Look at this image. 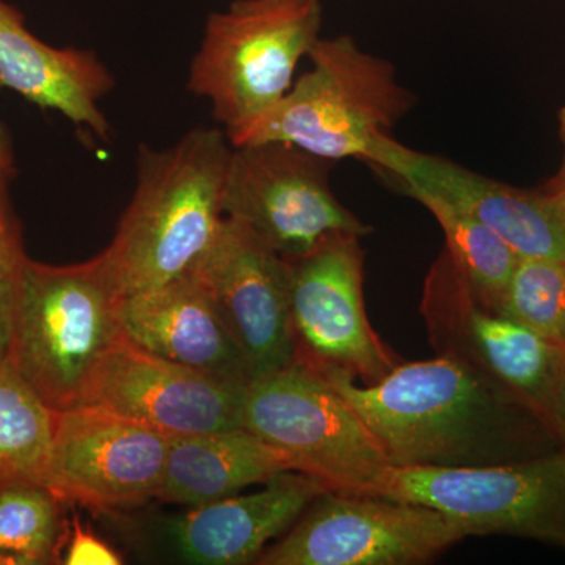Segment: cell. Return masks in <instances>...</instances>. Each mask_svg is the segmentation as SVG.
I'll return each instance as SVG.
<instances>
[{
    "instance_id": "obj_11",
    "label": "cell",
    "mask_w": 565,
    "mask_h": 565,
    "mask_svg": "<svg viewBox=\"0 0 565 565\" xmlns=\"http://www.w3.org/2000/svg\"><path fill=\"white\" fill-rule=\"evenodd\" d=\"M362 237L337 233L289 263V313L296 362L319 373L375 384L401 363L364 305Z\"/></svg>"
},
{
    "instance_id": "obj_13",
    "label": "cell",
    "mask_w": 565,
    "mask_h": 565,
    "mask_svg": "<svg viewBox=\"0 0 565 565\" xmlns=\"http://www.w3.org/2000/svg\"><path fill=\"white\" fill-rule=\"evenodd\" d=\"M396 191L438 196L481 222L519 258L565 259V196L545 188L523 191L459 163L411 150L382 137L366 161Z\"/></svg>"
},
{
    "instance_id": "obj_29",
    "label": "cell",
    "mask_w": 565,
    "mask_h": 565,
    "mask_svg": "<svg viewBox=\"0 0 565 565\" xmlns=\"http://www.w3.org/2000/svg\"><path fill=\"white\" fill-rule=\"evenodd\" d=\"M0 177H7V174H0Z\"/></svg>"
},
{
    "instance_id": "obj_9",
    "label": "cell",
    "mask_w": 565,
    "mask_h": 565,
    "mask_svg": "<svg viewBox=\"0 0 565 565\" xmlns=\"http://www.w3.org/2000/svg\"><path fill=\"white\" fill-rule=\"evenodd\" d=\"M332 163L288 141L233 148L223 214L286 259L313 250L332 234L364 237L373 228L334 196Z\"/></svg>"
},
{
    "instance_id": "obj_12",
    "label": "cell",
    "mask_w": 565,
    "mask_h": 565,
    "mask_svg": "<svg viewBox=\"0 0 565 565\" xmlns=\"http://www.w3.org/2000/svg\"><path fill=\"white\" fill-rule=\"evenodd\" d=\"M170 438L98 405L55 416L41 484L66 504L125 511L159 497Z\"/></svg>"
},
{
    "instance_id": "obj_2",
    "label": "cell",
    "mask_w": 565,
    "mask_h": 565,
    "mask_svg": "<svg viewBox=\"0 0 565 565\" xmlns=\"http://www.w3.org/2000/svg\"><path fill=\"white\" fill-rule=\"evenodd\" d=\"M233 147L223 129L195 128L173 147L141 145L136 189L104 250L122 296L150 292L184 275L221 232Z\"/></svg>"
},
{
    "instance_id": "obj_23",
    "label": "cell",
    "mask_w": 565,
    "mask_h": 565,
    "mask_svg": "<svg viewBox=\"0 0 565 565\" xmlns=\"http://www.w3.org/2000/svg\"><path fill=\"white\" fill-rule=\"evenodd\" d=\"M498 311L565 345V259L520 258Z\"/></svg>"
},
{
    "instance_id": "obj_10",
    "label": "cell",
    "mask_w": 565,
    "mask_h": 565,
    "mask_svg": "<svg viewBox=\"0 0 565 565\" xmlns=\"http://www.w3.org/2000/svg\"><path fill=\"white\" fill-rule=\"evenodd\" d=\"M467 537L427 505L327 490L256 564L418 565Z\"/></svg>"
},
{
    "instance_id": "obj_7",
    "label": "cell",
    "mask_w": 565,
    "mask_h": 565,
    "mask_svg": "<svg viewBox=\"0 0 565 565\" xmlns=\"http://www.w3.org/2000/svg\"><path fill=\"white\" fill-rule=\"evenodd\" d=\"M419 315L437 355L465 364L511 394L556 435L564 345L487 305L446 250L426 275Z\"/></svg>"
},
{
    "instance_id": "obj_21",
    "label": "cell",
    "mask_w": 565,
    "mask_h": 565,
    "mask_svg": "<svg viewBox=\"0 0 565 565\" xmlns=\"http://www.w3.org/2000/svg\"><path fill=\"white\" fill-rule=\"evenodd\" d=\"M405 196L416 200L434 215L445 234V250L457 269L479 297L498 310L519 255L492 230L438 196L419 191L405 193Z\"/></svg>"
},
{
    "instance_id": "obj_20",
    "label": "cell",
    "mask_w": 565,
    "mask_h": 565,
    "mask_svg": "<svg viewBox=\"0 0 565 565\" xmlns=\"http://www.w3.org/2000/svg\"><path fill=\"white\" fill-rule=\"evenodd\" d=\"M55 416L9 362L0 363V484L43 479Z\"/></svg>"
},
{
    "instance_id": "obj_5",
    "label": "cell",
    "mask_w": 565,
    "mask_h": 565,
    "mask_svg": "<svg viewBox=\"0 0 565 565\" xmlns=\"http://www.w3.org/2000/svg\"><path fill=\"white\" fill-rule=\"evenodd\" d=\"M322 0H234L214 11L193 55L188 90L230 134L275 106L321 39Z\"/></svg>"
},
{
    "instance_id": "obj_22",
    "label": "cell",
    "mask_w": 565,
    "mask_h": 565,
    "mask_svg": "<svg viewBox=\"0 0 565 565\" xmlns=\"http://www.w3.org/2000/svg\"><path fill=\"white\" fill-rule=\"evenodd\" d=\"M62 504L35 481L0 484V565H43L58 559Z\"/></svg>"
},
{
    "instance_id": "obj_28",
    "label": "cell",
    "mask_w": 565,
    "mask_h": 565,
    "mask_svg": "<svg viewBox=\"0 0 565 565\" xmlns=\"http://www.w3.org/2000/svg\"><path fill=\"white\" fill-rule=\"evenodd\" d=\"M557 121H559V139L563 143V163H561L559 173L546 184V188L565 196V106L557 114Z\"/></svg>"
},
{
    "instance_id": "obj_25",
    "label": "cell",
    "mask_w": 565,
    "mask_h": 565,
    "mask_svg": "<svg viewBox=\"0 0 565 565\" xmlns=\"http://www.w3.org/2000/svg\"><path fill=\"white\" fill-rule=\"evenodd\" d=\"M74 531L66 544L63 564L66 565H120L121 556L102 541L98 535L84 530L79 520H74Z\"/></svg>"
},
{
    "instance_id": "obj_24",
    "label": "cell",
    "mask_w": 565,
    "mask_h": 565,
    "mask_svg": "<svg viewBox=\"0 0 565 565\" xmlns=\"http://www.w3.org/2000/svg\"><path fill=\"white\" fill-rule=\"evenodd\" d=\"M11 177H0V363L10 360L14 307L25 255L20 218L14 214L9 193Z\"/></svg>"
},
{
    "instance_id": "obj_3",
    "label": "cell",
    "mask_w": 565,
    "mask_h": 565,
    "mask_svg": "<svg viewBox=\"0 0 565 565\" xmlns=\"http://www.w3.org/2000/svg\"><path fill=\"white\" fill-rule=\"evenodd\" d=\"M122 299L104 253L70 266L25 262L9 363L51 411L84 404L107 353L126 337Z\"/></svg>"
},
{
    "instance_id": "obj_8",
    "label": "cell",
    "mask_w": 565,
    "mask_h": 565,
    "mask_svg": "<svg viewBox=\"0 0 565 565\" xmlns=\"http://www.w3.org/2000/svg\"><path fill=\"white\" fill-rule=\"evenodd\" d=\"M427 505L470 535H514L565 548L563 451L486 467H392L375 493Z\"/></svg>"
},
{
    "instance_id": "obj_14",
    "label": "cell",
    "mask_w": 565,
    "mask_h": 565,
    "mask_svg": "<svg viewBox=\"0 0 565 565\" xmlns=\"http://www.w3.org/2000/svg\"><path fill=\"white\" fill-rule=\"evenodd\" d=\"M191 274L244 353L252 381L296 362L288 259L243 223L225 217L210 250Z\"/></svg>"
},
{
    "instance_id": "obj_16",
    "label": "cell",
    "mask_w": 565,
    "mask_h": 565,
    "mask_svg": "<svg viewBox=\"0 0 565 565\" xmlns=\"http://www.w3.org/2000/svg\"><path fill=\"white\" fill-rule=\"evenodd\" d=\"M0 88L40 109L58 111L99 140H110L102 102L114 90L115 77L106 63L93 51L44 43L6 0H0Z\"/></svg>"
},
{
    "instance_id": "obj_1",
    "label": "cell",
    "mask_w": 565,
    "mask_h": 565,
    "mask_svg": "<svg viewBox=\"0 0 565 565\" xmlns=\"http://www.w3.org/2000/svg\"><path fill=\"white\" fill-rule=\"evenodd\" d=\"M321 374L394 467H486L561 451L555 433L530 407L446 356L401 362L370 385Z\"/></svg>"
},
{
    "instance_id": "obj_26",
    "label": "cell",
    "mask_w": 565,
    "mask_h": 565,
    "mask_svg": "<svg viewBox=\"0 0 565 565\" xmlns=\"http://www.w3.org/2000/svg\"><path fill=\"white\" fill-rule=\"evenodd\" d=\"M556 437L559 440L561 451L565 455V345L563 359H561L559 381H557Z\"/></svg>"
},
{
    "instance_id": "obj_19",
    "label": "cell",
    "mask_w": 565,
    "mask_h": 565,
    "mask_svg": "<svg viewBox=\"0 0 565 565\" xmlns=\"http://www.w3.org/2000/svg\"><path fill=\"white\" fill-rule=\"evenodd\" d=\"M285 471H296L292 460L244 427L170 438L158 498L196 508Z\"/></svg>"
},
{
    "instance_id": "obj_6",
    "label": "cell",
    "mask_w": 565,
    "mask_h": 565,
    "mask_svg": "<svg viewBox=\"0 0 565 565\" xmlns=\"http://www.w3.org/2000/svg\"><path fill=\"white\" fill-rule=\"evenodd\" d=\"M243 424L334 492L374 494L392 467L348 401L300 363L245 386Z\"/></svg>"
},
{
    "instance_id": "obj_17",
    "label": "cell",
    "mask_w": 565,
    "mask_h": 565,
    "mask_svg": "<svg viewBox=\"0 0 565 565\" xmlns=\"http://www.w3.org/2000/svg\"><path fill=\"white\" fill-rule=\"evenodd\" d=\"M120 316L126 338L145 351L228 384H250L244 353L192 274L125 297Z\"/></svg>"
},
{
    "instance_id": "obj_15",
    "label": "cell",
    "mask_w": 565,
    "mask_h": 565,
    "mask_svg": "<svg viewBox=\"0 0 565 565\" xmlns=\"http://www.w3.org/2000/svg\"><path fill=\"white\" fill-rule=\"evenodd\" d=\"M244 394L243 385L169 362L125 337L107 353L82 405H98L181 438L244 427Z\"/></svg>"
},
{
    "instance_id": "obj_4",
    "label": "cell",
    "mask_w": 565,
    "mask_h": 565,
    "mask_svg": "<svg viewBox=\"0 0 565 565\" xmlns=\"http://www.w3.org/2000/svg\"><path fill=\"white\" fill-rule=\"evenodd\" d=\"M308 58L311 70L275 106L226 134L230 143L288 141L330 162H366L375 143L414 109V93L399 84L393 63L363 51L352 36H321Z\"/></svg>"
},
{
    "instance_id": "obj_18",
    "label": "cell",
    "mask_w": 565,
    "mask_h": 565,
    "mask_svg": "<svg viewBox=\"0 0 565 565\" xmlns=\"http://www.w3.org/2000/svg\"><path fill=\"white\" fill-rule=\"evenodd\" d=\"M327 487L300 471H285L259 492L196 505L173 523L185 561L200 565L256 564L266 545L288 533Z\"/></svg>"
},
{
    "instance_id": "obj_27",
    "label": "cell",
    "mask_w": 565,
    "mask_h": 565,
    "mask_svg": "<svg viewBox=\"0 0 565 565\" xmlns=\"http://www.w3.org/2000/svg\"><path fill=\"white\" fill-rule=\"evenodd\" d=\"M14 151L9 129L0 122V174L13 177Z\"/></svg>"
}]
</instances>
